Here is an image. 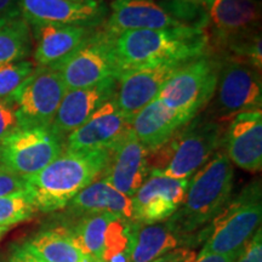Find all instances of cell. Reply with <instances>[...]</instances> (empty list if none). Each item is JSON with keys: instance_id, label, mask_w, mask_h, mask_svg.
Listing matches in <instances>:
<instances>
[{"instance_id": "15", "label": "cell", "mask_w": 262, "mask_h": 262, "mask_svg": "<svg viewBox=\"0 0 262 262\" xmlns=\"http://www.w3.org/2000/svg\"><path fill=\"white\" fill-rule=\"evenodd\" d=\"M185 63L187 62H168L120 74L114 100L124 117L131 122L143 107L158 96L166 81Z\"/></svg>"}, {"instance_id": "34", "label": "cell", "mask_w": 262, "mask_h": 262, "mask_svg": "<svg viewBox=\"0 0 262 262\" xmlns=\"http://www.w3.org/2000/svg\"><path fill=\"white\" fill-rule=\"evenodd\" d=\"M10 262H47L39 257L37 254H34L26 244L16 247L12 251Z\"/></svg>"}, {"instance_id": "3", "label": "cell", "mask_w": 262, "mask_h": 262, "mask_svg": "<svg viewBox=\"0 0 262 262\" xmlns=\"http://www.w3.org/2000/svg\"><path fill=\"white\" fill-rule=\"evenodd\" d=\"M110 148L88 152H64L40 171L26 179V192L37 211L64 209L85 187L101 179Z\"/></svg>"}, {"instance_id": "1", "label": "cell", "mask_w": 262, "mask_h": 262, "mask_svg": "<svg viewBox=\"0 0 262 262\" xmlns=\"http://www.w3.org/2000/svg\"><path fill=\"white\" fill-rule=\"evenodd\" d=\"M112 38L119 75L148 66L188 62L210 51L208 33L198 28L140 29Z\"/></svg>"}, {"instance_id": "31", "label": "cell", "mask_w": 262, "mask_h": 262, "mask_svg": "<svg viewBox=\"0 0 262 262\" xmlns=\"http://www.w3.org/2000/svg\"><path fill=\"white\" fill-rule=\"evenodd\" d=\"M234 262H262V232L261 227L255 232L253 237L242 251Z\"/></svg>"}, {"instance_id": "11", "label": "cell", "mask_w": 262, "mask_h": 262, "mask_svg": "<svg viewBox=\"0 0 262 262\" xmlns=\"http://www.w3.org/2000/svg\"><path fill=\"white\" fill-rule=\"evenodd\" d=\"M203 6L208 17L209 49L215 56H221L234 42L261 33L258 0H211Z\"/></svg>"}, {"instance_id": "18", "label": "cell", "mask_w": 262, "mask_h": 262, "mask_svg": "<svg viewBox=\"0 0 262 262\" xmlns=\"http://www.w3.org/2000/svg\"><path fill=\"white\" fill-rule=\"evenodd\" d=\"M222 148L232 164L245 171L257 172L262 168V111L237 114L225 130Z\"/></svg>"}, {"instance_id": "23", "label": "cell", "mask_w": 262, "mask_h": 262, "mask_svg": "<svg viewBox=\"0 0 262 262\" xmlns=\"http://www.w3.org/2000/svg\"><path fill=\"white\" fill-rule=\"evenodd\" d=\"M181 245V239L168 220L156 224L134 221L129 262H152Z\"/></svg>"}, {"instance_id": "26", "label": "cell", "mask_w": 262, "mask_h": 262, "mask_svg": "<svg viewBox=\"0 0 262 262\" xmlns=\"http://www.w3.org/2000/svg\"><path fill=\"white\" fill-rule=\"evenodd\" d=\"M31 51V26L22 16L0 26V67L26 60Z\"/></svg>"}, {"instance_id": "37", "label": "cell", "mask_w": 262, "mask_h": 262, "mask_svg": "<svg viewBox=\"0 0 262 262\" xmlns=\"http://www.w3.org/2000/svg\"><path fill=\"white\" fill-rule=\"evenodd\" d=\"M84 262H104L103 260H100V258H86Z\"/></svg>"}, {"instance_id": "21", "label": "cell", "mask_w": 262, "mask_h": 262, "mask_svg": "<svg viewBox=\"0 0 262 262\" xmlns=\"http://www.w3.org/2000/svg\"><path fill=\"white\" fill-rule=\"evenodd\" d=\"M189 122L187 117L155 98L131 119L130 127L150 155L165 145L173 134Z\"/></svg>"}, {"instance_id": "6", "label": "cell", "mask_w": 262, "mask_h": 262, "mask_svg": "<svg viewBox=\"0 0 262 262\" xmlns=\"http://www.w3.org/2000/svg\"><path fill=\"white\" fill-rule=\"evenodd\" d=\"M217 57V56H216ZM217 83L206 116L225 124L237 114L262 106L261 71L232 56L219 57Z\"/></svg>"}, {"instance_id": "2", "label": "cell", "mask_w": 262, "mask_h": 262, "mask_svg": "<svg viewBox=\"0 0 262 262\" xmlns=\"http://www.w3.org/2000/svg\"><path fill=\"white\" fill-rule=\"evenodd\" d=\"M233 186V164L221 146L189 179L182 204L168 219L182 244L192 243L196 234L227 205Z\"/></svg>"}, {"instance_id": "13", "label": "cell", "mask_w": 262, "mask_h": 262, "mask_svg": "<svg viewBox=\"0 0 262 262\" xmlns=\"http://www.w3.org/2000/svg\"><path fill=\"white\" fill-rule=\"evenodd\" d=\"M149 173L148 150L129 127L110 148V158L101 179L131 198Z\"/></svg>"}, {"instance_id": "16", "label": "cell", "mask_w": 262, "mask_h": 262, "mask_svg": "<svg viewBox=\"0 0 262 262\" xmlns=\"http://www.w3.org/2000/svg\"><path fill=\"white\" fill-rule=\"evenodd\" d=\"M110 8L111 14L101 28L111 37L126 31L185 27L170 11L165 0H113Z\"/></svg>"}, {"instance_id": "30", "label": "cell", "mask_w": 262, "mask_h": 262, "mask_svg": "<svg viewBox=\"0 0 262 262\" xmlns=\"http://www.w3.org/2000/svg\"><path fill=\"white\" fill-rule=\"evenodd\" d=\"M26 191V179L10 171L5 166L0 168V198Z\"/></svg>"}, {"instance_id": "24", "label": "cell", "mask_w": 262, "mask_h": 262, "mask_svg": "<svg viewBox=\"0 0 262 262\" xmlns=\"http://www.w3.org/2000/svg\"><path fill=\"white\" fill-rule=\"evenodd\" d=\"M25 244L47 262H84L89 258L75 247L66 226L40 231Z\"/></svg>"}, {"instance_id": "39", "label": "cell", "mask_w": 262, "mask_h": 262, "mask_svg": "<svg viewBox=\"0 0 262 262\" xmlns=\"http://www.w3.org/2000/svg\"><path fill=\"white\" fill-rule=\"evenodd\" d=\"M3 166H4V165H3L2 162H0V168H3Z\"/></svg>"}, {"instance_id": "19", "label": "cell", "mask_w": 262, "mask_h": 262, "mask_svg": "<svg viewBox=\"0 0 262 262\" xmlns=\"http://www.w3.org/2000/svg\"><path fill=\"white\" fill-rule=\"evenodd\" d=\"M117 80H107L94 86L67 90L51 123L58 136L66 137L86 122L93 114L116 96Z\"/></svg>"}, {"instance_id": "20", "label": "cell", "mask_w": 262, "mask_h": 262, "mask_svg": "<svg viewBox=\"0 0 262 262\" xmlns=\"http://www.w3.org/2000/svg\"><path fill=\"white\" fill-rule=\"evenodd\" d=\"M96 28L73 25H33L34 60L41 67H54L78 50Z\"/></svg>"}, {"instance_id": "9", "label": "cell", "mask_w": 262, "mask_h": 262, "mask_svg": "<svg viewBox=\"0 0 262 262\" xmlns=\"http://www.w3.org/2000/svg\"><path fill=\"white\" fill-rule=\"evenodd\" d=\"M66 91L60 73L38 66L11 95L21 129L51 126Z\"/></svg>"}, {"instance_id": "22", "label": "cell", "mask_w": 262, "mask_h": 262, "mask_svg": "<svg viewBox=\"0 0 262 262\" xmlns=\"http://www.w3.org/2000/svg\"><path fill=\"white\" fill-rule=\"evenodd\" d=\"M64 209H68L72 217L107 212L126 221H134L133 201L130 196L117 191L103 179L90 183Z\"/></svg>"}, {"instance_id": "32", "label": "cell", "mask_w": 262, "mask_h": 262, "mask_svg": "<svg viewBox=\"0 0 262 262\" xmlns=\"http://www.w3.org/2000/svg\"><path fill=\"white\" fill-rule=\"evenodd\" d=\"M195 256L194 251L189 250L187 248H176L152 262H193Z\"/></svg>"}, {"instance_id": "17", "label": "cell", "mask_w": 262, "mask_h": 262, "mask_svg": "<svg viewBox=\"0 0 262 262\" xmlns=\"http://www.w3.org/2000/svg\"><path fill=\"white\" fill-rule=\"evenodd\" d=\"M129 127L130 120L124 117L112 98L66 137L64 150L88 152L111 148Z\"/></svg>"}, {"instance_id": "36", "label": "cell", "mask_w": 262, "mask_h": 262, "mask_svg": "<svg viewBox=\"0 0 262 262\" xmlns=\"http://www.w3.org/2000/svg\"><path fill=\"white\" fill-rule=\"evenodd\" d=\"M189 2H193V3H196V4L204 5V4H206V3L211 2V0H189Z\"/></svg>"}, {"instance_id": "25", "label": "cell", "mask_w": 262, "mask_h": 262, "mask_svg": "<svg viewBox=\"0 0 262 262\" xmlns=\"http://www.w3.org/2000/svg\"><path fill=\"white\" fill-rule=\"evenodd\" d=\"M116 217L118 216L107 212L88 214L77 217L74 225L66 227L68 228L72 241L81 254L86 257L101 260L107 227Z\"/></svg>"}, {"instance_id": "7", "label": "cell", "mask_w": 262, "mask_h": 262, "mask_svg": "<svg viewBox=\"0 0 262 262\" xmlns=\"http://www.w3.org/2000/svg\"><path fill=\"white\" fill-rule=\"evenodd\" d=\"M219 64V57L210 51L187 62L166 81L156 98L192 120L214 96Z\"/></svg>"}, {"instance_id": "14", "label": "cell", "mask_w": 262, "mask_h": 262, "mask_svg": "<svg viewBox=\"0 0 262 262\" xmlns=\"http://www.w3.org/2000/svg\"><path fill=\"white\" fill-rule=\"evenodd\" d=\"M188 181L168 178L156 170H150L143 185L131 196L134 221L156 224L171 217L185 199Z\"/></svg>"}, {"instance_id": "10", "label": "cell", "mask_w": 262, "mask_h": 262, "mask_svg": "<svg viewBox=\"0 0 262 262\" xmlns=\"http://www.w3.org/2000/svg\"><path fill=\"white\" fill-rule=\"evenodd\" d=\"M64 152V139L50 126L16 130L0 143V162L19 176H32Z\"/></svg>"}, {"instance_id": "38", "label": "cell", "mask_w": 262, "mask_h": 262, "mask_svg": "<svg viewBox=\"0 0 262 262\" xmlns=\"http://www.w3.org/2000/svg\"><path fill=\"white\" fill-rule=\"evenodd\" d=\"M8 229H9V228H5V227H0V237H2V235L4 234L5 232L8 231Z\"/></svg>"}, {"instance_id": "8", "label": "cell", "mask_w": 262, "mask_h": 262, "mask_svg": "<svg viewBox=\"0 0 262 262\" xmlns=\"http://www.w3.org/2000/svg\"><path fill=\"white\" fill-rule=\"evenodd\" d=\"M112 41L113 38L108 33L96 28L70 57L51 67L60 73L66 89H81L118 79L119 72Z\"/></svg>"}, {"instance_id": "28", "label": "cell", "mask_w": 262, "mask_h": 262, "mask_svg": "<svg viewBox=\"0 0 262 262\" xmlns=\"http://www.w3.org/2000/svg\"><path fill=\"white\" fill-rule=\"evenodd\" d=\"M35 70L32 61L12 62L0 67V98L11 96Z\"/></svg>"}, {"instance_id": "5", "label": "cell", "mask_w": 262, "mask_h": 262, "mask_svg": "<svg viewBox=\"0 0 262 262\" xmlns=\"http://www.w3.org/2000/svg\"><path fill=\"white\" fill-rule=\"evenodd\" d=\"M261 217V182L254 180L196 234L195 241L204 243L201 253H238L260 228Z\"/></svg>"}, {"instance_id": "27", "label": "cell", "mask_w": 262, "mask_h": 262, "mask_svg": "<svg viewBox=\"0 0 262 262\" xmlns=\"http://www.w3.org/2000/svg\"><path fill=\"white\" fill-rule=\"evenodd\" d=\"M37 209L33 204L28 193L17 192L0 198V227L9 228L11 226L31 220Z\"/></svg>"}, {"instance_id": "4", "label": "cell", "mask_w": 262, "mask_h": 262, "mask_svg": "<svg viewBox=\"0 0 262 262\" xmlns=\"http://www.w3.org/2000/svg\"><path fill=\"white\" fill-rule=\"evenodd\" d=\"M224 135L225 124L198 114L165 145L150 153V170L168 178L189 180L222 146Z\"/></svg>"}, {"instance_id": "29", "label": "cell", "mask_w": 262, "mask_h": 262, "mask_svg": "<svg viewBox=\"0 0 262 262\" xmlns=\"http://www.w3.org/2000/svg\"><path fill=\"white\" fill-rule=\"evenodd\" d=\"M19 129L16 107L11 97L0 98V143Z\"/></svg>"}, {"instance_id": "33", "label": "cell", "mask_w": 262, "mask_h": 262, "mask_svg": "<svg viewBox=\"0 0 262 262\" xmlns=\"http://www.w3.org/2000/svg\"><path fill=\"white\" fill-rule=\"evenodd\" d=\"M21 16L18 0H0V26Z\"/></svg>"}, {"instance_id": "35", "label": "cell", "mask_w": 262, "mask_h": 262, "mask_svg": "<svg viewBox=\"0 0 262 262\" xmlns=\"http://www.w3.org/2000/svg\"><path fill=\"white\" fill-rule=\"evenodd\" d=\"M241 251H238V253H233V254L201 253L198 256H195L193 262H234L237 260L238 255Z\"/></svg>"}, {"instance_id": "12", "label": "cell", "mask_w": 262, "mask_h": 262, "mask_svg": "<svg viewBox=\"0 0 262 262\" xmlns=\"http://www.w3.org/2000/svg\"><path fill=\"white\" fill-rule=\"evenodd\" d=\"M21 16L29 26L73 25L101 28L108 16L102 0H18Z\"/></svg>"}]
</instances>
